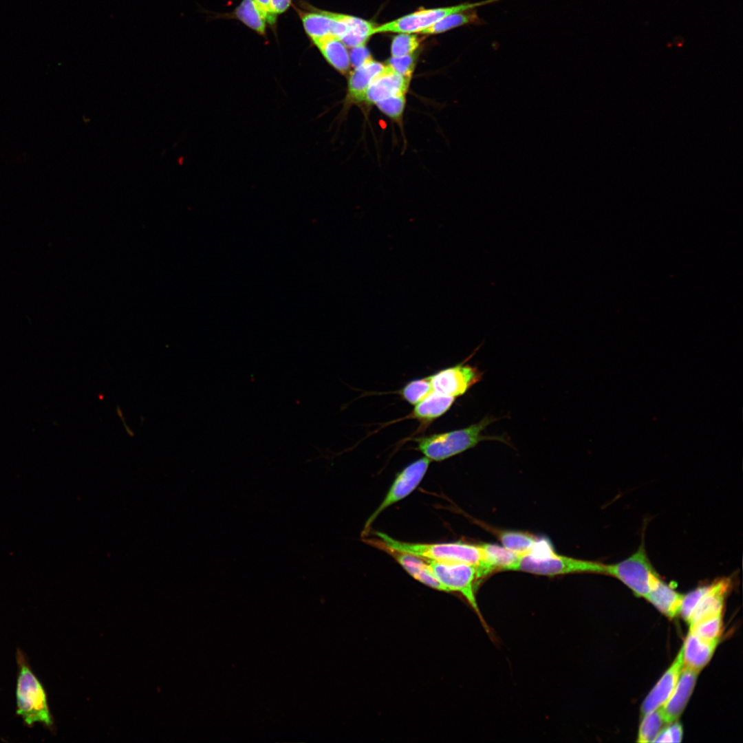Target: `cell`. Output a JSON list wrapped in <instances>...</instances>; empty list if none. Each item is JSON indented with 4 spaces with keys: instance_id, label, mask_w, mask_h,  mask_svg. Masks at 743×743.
<instances>
[{
    "instance_id": "9a60e30c",
    "label": "cell",
    "mask_w": 743,
    "mask_h": 743,
    "mask_svg": "<svg viewBox=\"0 0 743 743\" xmlns=\"http://www.w3.org/2000/svg\"><path fill=\"white\" fill-rule=\"evenodd\" d=\"M698 673L685 667L682 669L673 692L661 707L668 723L676 720L684 710L693 691Z\"/></svg>"
},
{
    "instance_id": "277c9868",
    "label": "cell",
    "mask_w": 743,
    "mask_h": 743,
    "mask_svg": "<svg viewBox=\"0 0 743 743\" xmlns=\"http://www.w3.org/2000/svg\"><path fill=\"white\" fill-rule=\"evenodd\" d=\"M387 550L407 552L427 561L463 563L475 566L482 559L480 545L463 542L412 543L396 540L385 533L376 532Z\"/></svg>"
},
{
    "instance_id": "ac0fdd59",
    "label": "cell",
    "mask_w": 743,
    "mask_h": 743,
    "mask_svg": "<svg viewBox=\"0 0 743 743\" xmlns=\"http://www.w3.org/2000/svg\"><path fill=\"white\" fill-rule=\"evenodd\" d=\"M334 18L344 23L347 28V33L340 39L350 48L365 46L370 37L376 34L378 25L362 18L349 14L332 12Z\"/></svg>"
},
{
    "instance_id": "d6986e66",
    "label": "cell",
    "mask_w": 743,
    "mask_h": 743,
    "mask_svg": "<svg viewBox=\"0 0 743 743\" xmlns=\"http://www.w3.org/2000/svg\"><path fill=\"white\" fill-rule=\"evenodd\" d=\"M298 12L305 32L313 43L326 36L334 35L336 21L329 11L312 8L310 10H298Z\"/></svg>"
},
{
    "instance_id": "cb8c5ba5",
    "label": "cell",
    "mask_w": 743,
    "mask_h": 743,
    "mask_svg": "<svg viewBox=\"0 0 743 743\" xmlns=\"http://www.w3.org/2000/svg\"><path fill=\"white\" fill-rule=\"evenodd\" d=\"M231 17L238 19L257 34L266 35L268 23L266 17L253 0H242Z\"/></svg>"
},
{
    "instance_id": "3957f363",
    "label": "cell",
    "mask_w": 743,
    "mask_h": 743,
    "mask_svg": "<svg viewBox=\"0 0 743 743\" xmlns=\"http://www.w3.org/2000/svg\"><path fill=\"white\" fill-rule=\"evenodd\" d=\"M495 420L486 417L466 428L418 437V449L431 461L440 462L475 446L484 440H498L499 436L484 435V431Z\"/></svg>"
},
{
    "instance_id": "7402d4cb",
    "label": "cell",
    "mask_w": 743,
    "mask_h": 743,
    "mask_svg": "<svg viewBox=\"0 0 743 743\" xmlns=\"http://www.w3.org/2000/svg\"><path fill=\"white\" fill-rule=\"evenodd\" d=\"M455 399L454 397L433 391L415 405L412 416L424 424H428L445 413Z\"/></svg>"
},
{
    "instance_id": "f1b7e54d",
    "label": "cell",
    "mask_w": 743,
    "mask_h": 743,
    "mask_svg": "<svg viewBox=\"0 0 743 743\" xmlns=\"http://www.w3.org/2000/svg\"><path fill=\"white\" fill-rule=\"evenodd\" d=\"M421 43L418 35L411 33H398L391 44V56H400L416 52Z\"/></svg>"
},
{
    "instance_id": "8992f818",
    "label": "cell",
    "mask_w": 743,
    "mask_h": 743,
    "mask_svg": "<svg viewBox=\"0 0 743 743\" xmlns=\"http://www.w3.org/2000/svg\"><path fill=\"white\" fill-rule=\"evenodd\" d=\"M428 561L433 575L446 592H455L462 594L479 617L486 632L490 633V627L485 622L476 601L475 591L479 585L475 566L463 563Z\"/></svg>"
},
{
    "instance_id": "e575fe53",
    "label": "cell",
    "mask_w": 743,
    "mask_h": 743,
    "mask_svg": "<svg viewBox=\"0 0 743 743\" xmlns=\"http://www.w3.org/2000/svg\"><path fill=\"white\" fill-rule=\"evenodd\" d=\"M261 9L266 17L268 23L274 25L277 22V16L274 14L270 8V0H253Z\"/></svg>"
},
{
    "instance_id": "ffe728a7",
    "label": "cell",
    "mask_w": 743,
    "mask_h": 743,
    "mask_svg": "<svg viewBox=\"0 0 743 743\" xmlns=\"http://www.w3.org/2000/svg\"><path fill=\"white\" fill-rule=\"evenodd\" d=\"M314 44L335 70L343 75L349 71L351 65L349 52L339 39L334 35H328Z\"/></svg>"
},
{
    "instance_id": "d590c367",
    "label": "cell",
    "mask_w": 743,
    "mask_h": 743,
    "mask_svg": "<svg viewBox=\"0 0 743 743\" xmlns=\"http://www.w3.org/2000/svg\"><path fill=\"white\" fill-rule=\"evenodd\" d=\"M292 0H270L271 12L278 15L286 12L291 6Z\"/></svg>"
},
{
    "instance_id": "2e32d148",
    "label": "cell",
    "mask_w": 743,
    "mask_h": 743,
    "mask_svg": "<svg viewBox=\"0 0 743 743\" xmlns=\"http://www.w3.org/2000/svg\"><path fill=\"white\" fill-rule=\"evenodd\" d=\"M388 550L396 561L416 580L433 589L446 592L433 575L427 560L407 552Z\"/></svg>"
},
{
    "instance_id": "52a82bcc",
    "label": "cell",
    "mask_w": 743,
    "mask_h": 743,
    "mask_svg": "<svg viewBox=\"0 0 743 743\" xmlns=\"http://www.w3.org/2000/svg\"><path fill=\"white\" fill-rule=\"evenodd\" d=\"M501 0H484L465 2L455 6L422 9L402 16L391 21L377 25L376 33H421L444 17L452 13L477 8Z\"/></svg>"
},
{
    "instance_id": "83f0119b",
    "label": "cell",
    "mask_w": 743,
    "mask_h": 743,
    "mask_svg": "<svg viewBox=\"0 0 743 743\" xmlns=\"http://www.w3.org/2000/svg\"><path fill=\"white\" fill-rule=\"evenodd\" d=\"M721 616L719 614L704 619L690 626L689 632L704 640H718L722 629Z\"/></svg>"
},
{
    "instance_id": "9c48e42d",
    "label": "cell",
    "mask_w": 743,
    "mask_h": 743,
    "mask_svg": "<svg viewBox=\"0 0 743 743\" xmlns=\"http://www.w3.org/2000/svg\"><path fill=\"white\" fill-rule=\"evenodd\" d=\"M482 373L469 364L460 363L429 376L433 390L454 398L465 394L482 378Z\"/></svg>"
},
{
    "instance_id": "7a4b0ae2",
    "label": "cell",
    "mask_w": 743,
    "mask_h": 743,
    "mask_svg": "<svg viewBox=\"0 0 743 743\" xmlns=\"http://www.w3.org/2000/svg\"><path fill=\"white\" fill-rule=\"evenodd\" d=\"M18 677L16 689L17 714L28 726L41 723L49 729L54 727L45 690L30 668L22 651L17 652Z\"/></svg>"
},
{
    "instance_id": "8fae6325",
    "label": "cell",
    "mask_w": 743,
    "mask_h": 743,
    "mask_svg": "<svg viewBox=\"0 0 743 743\" xmlns=\"http://www.w3.org/2000/svg\"><path fill=\"white\" fill-rule=\"evenodd\" d=\"M386 68V65L373 58L354 68L348 76L344 106L364 103L367 89L373 80Z\"/></svg>"
},
{
    "instance_id": "484cf974",
    "label": "cell",
    "mask_w": 743,
    "mask_h": 743,
    "mask_svg": "<svg viewBox=\"0 0 743 743\" xmlns=\"http://www.w3.org/2000/svg\"><path fill=\"white\" fill-rule=\"evenodd\" d=\"M644 715L639 728L638 742H654L664 725L668 722L662 707Z\"/></svg>"
},
{
    "instance_id": "d4e9b609",
    "label": "cell",
    "mask_w": 743,
    "mask_h": 743,
    "mask_svg": "<svg viewBox=\"0 0 743 743\" xmlns=\"http://www.w3.org/2000/svg\"><path fill=\"white\" fill-rule=\"evenodd\" d=\"M498 537L503 546L519 555L530 553L538 539L534 535L513 530H502Z\"/></svg>"
},
{
    "instance_id": "d6a6232c",
    "label": "cell",
    "mask_w": 743,
    "mask_h": 743,
    "mask_svg": "<svg viewBox=\"0 0 743 743\" xmlns=\"http://www.w3.org/2000/svg\"><path fill=\"white\" fill-rule=\"evenodd\" d=\"M682 737V726L675 722L660 731L654 742H680Z\"/></svg>"
},
{
    "instance_id": "836d02e7",
    "label": "cell",
    "mask_w": 743,
    "mask_h": 743,
    "mask_svg": "<svg viewBox=\"0 0 743 743\" xmlns=\"http://www.w3.org/2000/svg\"><path fill=\"white\" fill-rule=\"evenodd\" d=\"M349 54L350 65L354 68L361 65L373 58L365 45L352 48Z\"/></svg>"
},
{
    "instance_id": "1f68e13d",
    "label": "cell",
    "mask_w": 743,
    "mask_h": 743,
    "mask_svg": "<svg viewBox=\"0 0 743 743\" xmlns=\"http://www.w3.org/2000/svg\"><path fill=\"white\" fill-rule=\"evenodd\" d=\"M706 590V584L701 585L684 595L680 608L681 616L688 623L689 622L693 612L702 594Z\"/></svg>"
},
{
    "instance_id": "4316f807",
    "label": "cell",
    "mask_w": 743,
    "mask_h": 743,
    "mask_svg": "<svg viewBox=\"0 0 743 743\" xmlns=\"http://www.w3.org/2000/svg\"><path fill=\"white\" fill-rule=\"evenodd\" d=\"M433 391L429 378L427 377L409 382L400 391V394L409 404L416 405Z\"/></svg>"
},
{
    "instance_id": "5b68a950",
    "label": "cell",
    "mask_w": 743,
    "mask_h": 743,
    "mask_svg": "<svg viewBox=\"0 0 743 743\" xmlns=\"http://www.w3.org/2000/svg\"><path fill=\"white\" fill-rule=\"evenodd\" d=\"M605 574L618 579L635 595L641 597H645L661 579L652 565L643 544L629 557L607 564Z\"/></svg>"
},
{
    "instance_id": "6da1fadb",
    "label": "cell",
    "mask_w": 743,
    "mask_h": 743,
    "mask_svg": "<svg viewBox=\"0 0 743 743\" xmlns=\"http://www.w3.org/2000/svg\"><path fill=\"white\" fill-rule=\"evenodd\" d=\"M607 564L556 554L546 540H537L530 553L521 555L509 570L554 576L570 573L605 574Z\"/></svg>"
},
{
    "instance_id": "e0dca14e",
    "label": "cell",
    "mask_w": 743,
    "mask_h": 743,
    "mask_svg": "<svg viewBox=\"0 0 743 743\" xmlns=\"http://www.w3.org/2000/svg\"><path fill=\"white\" fill-rule=\"evenodd\" d=\"M718 640H704L689 632L682 646L683 665L699 671L711 659Z\"/></svg>"
},
{
    "instance_id": "4fadbf2b",
    "label": "cell",
    "mask_w": 743,
    "mask_h": 743,
    "mask_svg": "<svg viewBox=\"0 0 743 743\" xmlns=\"http://www.w3.org/2000/svg\"><path fill=\"white\" fill-rule=\"evenodd\" d=\"M411 78L398 74L387 65L385 70L376 77L368 87L365 101L369 105L397 94H406Z\"/></svg>"
},
{
    "instance_id": "5bb4252c",
    "label": "cell",
    "mask_w": 743,
    "mask_h": 743,
    "mask_svg": "<svg viewBox=\"0 0 743 743\" xmlns=\"http://www.w3.org/2000/svg\"><path fill=\"white\" fill-rule=\"evenodd\" d=\"M480 546L482 559L475 567L478 585L482 580L494 572L509 570L521 556L496 544L482 543Z\"/></svg>"
},
{
    "instance_id": "7c38bea8",
    "label": "cell",
    "mask_w": 743,
    "mask_h": 743,
    "mask_svg": "<svg viewBox=\"0 0 743 743\" xmlns=\"http://www.w3.org/2000/svg\"><path fill=\"white\" fill-rule=\"evenodd\" d=\"M683 667L682 648L644 700L641 711L645 715L661 707L673 692Z\"/></svg>"
},
{
    "instance_id": "f546056e",
    "label": "cell",
    "mask_w": 743,
    "mask_h": 743,
    "mask_svg": "<svg viewBox=\"0 0 743 743\" xmlns=\"http://www.w3.org/2000/svg\"><path fill=\"white\" fill-rule=\"evenodd\" d=\"M406 94H397L377 102L376 106L394 120L402 118L406 104Z\"/></svg>"
},
{
    "instance_id": "30bf717a",
    "label": "cell",
    "mask_w": 743,
    "mask_h": 743,
    "mask_svg": "<svg viewBox=\"0 0 743 743\" xmlns=\"http://www.w3.org/2000/svg\"><path fill=\"white\" fill-rule=\"evenodd\" d=\"M732 579L724 577L706 584V590L700 599L691 618L690 626L697 623L722 614L724 599L732 588Z\"/></svg>"
},
{
    "instance_id": "ba28073f",
    "label": "cell",
    "mask_w": 743,
    "mask_h": 743,
    "mask_svg": "<svg viewBox=\"0 0 743 743\" xmlns=\"http://www.w3.org/2000/svg\"><path fill=\"white\" fill-rule=\"evenodd\" d=\"M431 462L424 456L411 462L397 474L386 496L366 521L363 535L369 532L372 524L380 513L394 504L407 497L418 487L425 475Z\"/></svg>"
},
{
    "instance_id": "4dcf8cb0",
    "label": "cell",
    "mask_w": 743,
    "mask_h": 743,
    "mask_svg": "<svg viewBox=\"0 0 743 743\" xmlns=\"http://www.w3.org/2000/svg\"><path fill=\"white\" fill-rule=\"evenodd\" d=\"M417 57L416 52L405 56H391L386 65L396 73L411 78Z\"/></svg>"
},
{
    "instance_id": "603a6c76",
    "label": "cell",
    "mask_w": 743,
    "mask_h": 743,
    "mask_svg": "<svg viewBox=\"0 0 743 743\" xmlns=\"http://www.w3.org/2000/svg\"><path fill=\"white\" fill-rule=\"evenodd\" d=\"M484 23V21L479 17L477 8H471L449 14L421 33L436 34L466 25H480Z\"/></svg>"
},
{
    "instance_id": "44dd1931",
    "label": "cell",
    "mask_w": 743,
    "mask_h": 743,
    "mask_svg": "<svg viewBox=\"0 0 743 743\" xmlns=\"http://www.w3.org/2000/svg\"><path fill=\"white\" fill-rule=\"evenodd\" d=\"M683 596L660 579L645 598L660 612L673 618L680 612Z\"/></svg>"
}]
</instances>
